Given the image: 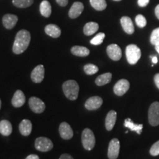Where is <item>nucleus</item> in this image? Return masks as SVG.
<instances>
[{
  "mask_svg": "<svg viewBox=\"0 0 159 159\" xmlns=\"http://www.w3.org/2000/svg\"><path fill=\"white\" fill-rule=\"evenodd\" d=\"M149 122L152 126L159 125V102H155L151 104L148 111Z\"/></svg>",
  "mask_w": 159,
  "mask_h": 159,
  "instance_id": "nucleus-5",
  "label": "nucleus"
},
{
  "mask_svg": "<svg viewBox=\"0 0 159 159\" xmlns=\"http://www.w3.org/2000/svg\"><path fill=\"white\" fill-rule=\"evenodd\" d=\"M40 12L43 16L48 18L52 13V7L47 0H43L40 5Z\"/></svg>",
  "mask_w": 159,
  "mask_h": 159,
  "instance_id": "nucleus-24",
  "label": "nucleus"
},
{
  "mask_svg": "<svg viewBox=\"0 0 159 159\" xmlns=\"http://www.w3.org/2000/svg\"><path fill=\"white\" fill-rule=\"evenodd\" d=\"M150 43L154 46L159 44V27L152 31L150 36Z\"/></svg>",
  "mask_w": 159,
  "mask_h": 159,
  "instance_id": "nucleus-30",
  "label": "nucleus"
},
{
  "mask_svg": "<svg viewBox=\"0 0 159 159\" xmlns=\"http://www.w3.org/2000/svg\"><path fill=\"white\" fill-rule=\"evenodd\" d=\"M102 99L101 97L95 96L89 98L85 103V107L89 111H94L99 108L102 105Z\"/></svg>",
  "mask_w": 159,
  "mask_h": 159,
  "instance_id": "nucleus-10",
  "label": "nucleus"
},
{
  "mask_svg": "<svg viewBox=\"0 0 159 159\" xmlns=\"http://www.w3.org/2000/svg\"><path fill=\"white\" fill-rule=\"evenodd\" d=\"M91 6L97 11H104L107 7V3L105 0H90Z\"/></svg>",
  "mask_w": 159,
  "mask_h": 159,
  "instance_id": "nucleus-27",
  "label": "nucleus"
},
{
  "mask_svg": "<svg viewBox=\"0 0 159 159\" xmlns=\"http://www.w3.org/2000/svg\"><path fill=\"white\" fill-rule=\"evenodd\" d=\"M25 159H39V157L35 154H32L27 156Z\"/></svg>",
  "mask_w": 159,
  "mask_h": 159,
  "instance_id": "nucleus-38",
  "label": "nucleus"
},
{
  "mask_svg": "<svg viewBox=\"0 0 159 159\" xmlns=\"http://www.w3.org/2000/svg\"><path fill=\"white\" fill-rule=\"evenodd\" d=\"M30 108L35 114H41L45 110V104L41 99L38 97H31L29 99Z\"/></svg>",
  "mask_w": 159,
  "mask_h": 159,
  "instance_id": "nucleus-7",
  "label": "nucleus"
},
{
  "mask_svg": "<svg viewBox=\"0 0 159 159\" xmlns=\"http://www.w3.org/2000/svg\"><path fill=\"white\" fill-rule=\"evenodd\" d=\"M59 159H74L73 157L69 154H63L61 155Z\"/></svg>",
  "mask_w": 159,
  "mask_h": 159,
  "instance_id": "nucleus-36",
  "label": "nucleus"
},
{
  "mask_svg": "<svg viewBox=\"0 0 159 159\" xmlns=\"http://www.w3.org/2000/svg\"><path fill=\"white\" fill-rule=\"evenodd\" d=\"M150 153L151 156H156L159 155V141L156 142L154 144H152V146L151 147L150 150Z\"/></svg>",
  "mask_w": 159,
  "mask_h": 159,
  "instance_id": "nucleus-33",
  "label": "nucleus"
},
{
  "mask_svg": "<svg viewBox=\"0 0 159 159\" xmlns=\"http://www.w3.org/2000/svg\"><path fill=\"white\" fill-rule=\"evenodd\" d=\"M141 56L142 52L136 45L130 44L126 47V57L130 64H136L140 59Z\"/></svg>",
  "mask_w": 159,
  "mask_h": 159,
  "instance_id": "nucleus-3",
  "label": "nucleus"
},
{
  "mask_svg": "<svg viewBox=\"0 0 159 159\" xmlns=\"http://www.w3.org/2000/svg\"><path fill=\"white\" fill-rule=\"evenodd\" d=\"M30 42V33L26 30L18 32L13 43V51L15 54H21L27 49Z\"/></svg>",
  "mask_w": 159,
  "mask_h": 159,
  "instance_id": "nucleus-1",
  "label": "nucleus"
},
{
  "mask_svg": "<svg viewBox=\"0 0 159 159\" xmlns=\"http://www.w3.org/2000/svg\"><path fill=\"white\" fill-rule=\"evenodd\" d=\"M25 100L26 98L24 93L21 90H18L13 95L11 102L15 108H20L25 104Z\"/></svg>",
  "mask_w": 159,
  "mask_h": 159,
  "instance_id": "nucleus-17",
  "label": "nucleus"
},
{
  "mask_svg": "<svg viewBox=\"0 0 159 159\" xmlns=\"http://www.w3.org/2000/svg\"><path fill=\"white\" fill-rule=\"evenodd\" d=\"M136 23L139 27L143 28L147 25V20L144 16L139 14L137 15L136 17Z\"/></svg>",
  "mask_w": 159,
  "mask_h": 159,
  "instance_id": "nucleus-32",
  "label": "nucleus"
},
{
  "mask_svg": "<svg viewBox=\"0 0 159 159\" xmlns=\"http://www.w3.org/2000/svg\"><path fill=\"white\" fill-rule=\"evenodd\" d=\"M125 127L128 128L132 131H136L138 134H142V130L143 129V125H136L132 122L130 119H126L125 120Z\"/></svg>",
  "mask_w": 159,
  "mask_h": 159,
  "instance_id": "nucleus-25",
  "label": "nucleus"
},
{
  "mask_svg": "<svg viewBox=\"0 0 159 159\" xmlns=\"http://www.w3.org/2000/svg\"><path fill=\"white\" fill-rule=\"evenodd\" d=\"M32 123L29 119H24L19 125V131L25 136H29L32 132Z\"/></svg>",
  "mask_w": 159,
  "mask_h": 159,
  "instance_id": "nucleus-19",
  "label": "nucleus"
},
{
  "mask_svg": "<svg viewBox=\"0 0 159 159\" xmlns=\"http://www.w3.org/2000/svg\"><path fill=\"white\" fill-rule=\"evenodd\" d=\"M150 57L152 58V63H154V64H156V63H158V58H157L156 56H153V57L150 56Z\"/></svg>",
  "mask_w": 159,
  "mask_h": 159,
  "instance_id": "nucleus-40",
  "label": "nucleus"
},
{
  "mask_svg": "<svg viewBox=\"0 0 159 159\" xmlns=\"http://www.w3.org/2000/svg\"><path fill=\"white\" fill-rule=\"evenodd\" d=\"M107 54L113 61H119L122 57V50L117 44H111L107 47Z\"/></svg>",
  "mask_w": 159,
  "mask_h": 159,
  "instance_id": "nucleus-11",
  "label": "nucleus"
},
{
  "mask_svg": "<svg viewBox=\"0 0 159 159\" xmlns=\"http://www.w3.org/2000/svg\"><path fill=\"white\" fill-rule=\"evenodd\" d=\"M155 14H156L157 19H159V5H158L156 7V9H155Z\"/></svg>",
  "mask_w": 159,
  "mask_h": 159,
  "instance_id": "nucleus-39",
  "label": "nucleus"
},
{
  "mask_svg": "<svg viewBox=\"0 0 159 159\" xmlns=\"http://www.w3.org/2000/svg\"><path fill=\"white\" fill-rule=\"evenodd\" d=\"M114 1H117V2H119V1H121V0H114Z\"/></svg>",
  "mask_w": 159,
  "mask_h": 159,
  "instance_id": "nucleus-43",
  "label": "nucleus"
},
{
  "mask_svg": "<svg viewBox=\"0 0 159 159\" xmlns=\"http://www.w3.org/2000/svg\"><path fill=\"white\" fill-rule=\"evenodd\" d=\"M69 0H56L57 3L60 6H62V7H65L68 4Z\"/></svg>",
  "mask_w": 159,
  "mask_h": 159,
  "instance_id": "nucleus-35",
  "label": "nucleus"
},
{
  "mask_svg": "<svg viewBox=\"0 0 159 159\" xmlns=\"http://www.w3.org/2000/svg\"><path fill=\"white\" fill-rule=\"evenodd\" d=\"M130 83L127 80L122 79L119 80L114 87V91L117 96H122L129 90Z\"/></svg>",
  "mask_w": 159,
  "mask_h": 159,
  "instance_id": "nucleus-9",
  "label": "nucleus"
},
{
  "mask_svg": "<svg viewBox=\"0 0 159 159\" xmlns=\"http://www.w3.org/2000/svg\"><path fill=\"white\" fill-rule=\"evenodd\" d=\"M44 77V67L43 65L37 66L31 73V79L35 83H39Z\"/></svg>",
  "mask_w": 159,
  "mask_h": 159,
  "instance_id": "nucleus-12",
  "label": "nucleus"
},
{
  "mask_svg": "<svg viewBox=\"0 0 159 159\" xmlns=\"http://www.w3.org/2000/svg\"><path fill=\"white\" fill-rule=\"evenodd\" d=\"M120 150V143L117 139H113L109 143L108 157L109 159H116L118 158Z\"/></svg>",
  "mask_w": 159,
  "mask_h": 159,
  "instance_id": "nucleus-8",
  "label": "nucleus"
},
{
  "mask_svg": "<svg viewBox=\"0 0 159 159\" xmlns=\"http://www.w3.org/2000/svg\"><path fill=\"white\" fill-rule=\"evenodd\" d=\"M59 133L63 139H66V140H68V139L72 138L73 134H74L71 126L66 122H62L60 125Z\"/></svg>",
  "mask_w": 159,
  "mask_h": 159,
  "instance_id": "nucleus-13",
  "label": "nucleus"
},
{
  "mask_svg": "<svg viewBox=\"0 0 159 159\" xmlns=\"http://www.w3.org/2000/svg\"><path fill=\"white\" fill-rule=\"evenodd\" d=\"M98 71V67L94 64H91V63H88V64L85 65L84 66V71L88 75H92L96 74Z\"/></svg>",
  "mask_w": 159,
  "mask_h": 159,
  "instance_id": "nucleus-29",
  "label": "nucleus"
},
{
  "mask_svg": "<svg viewBox=\"0 0 159 159\" xmlns=\"http://www.w3.org/2000/svg\"><path fill=\"white\" fill-rule=\"evenodd\" d=\"M154 82L156 83V86L158 87V89H159V73L158 74H156L154 77Z\"/></svg>",
  "mask_w": 159,
  "mask_h": 159,
  "instance_id": "nucleus-37",
  "label": "nucleus"
},
{
  "mask_svg": "<svg viewBox=\"0 0 159 159\" xmlns=\"http://www.w3.org/2000/svg\"><path fill=\"white\" fill-rule=\"evenodd\" d=\"M95 136L90 129L85 128L82 134L83 146L85 150H91L95 146Z\"/></svg>",
  "mask_w": 159,
  "mask_h": 159,
  "instance_id": "nucleus-4",
  "label": "nucleus"
},
{
  "mask_svg": "<svg viewBox=\"0 0 159 159\" xmlns=\"http://www.w3.org/2000/svg\"><path fill=\"white\" fill-rule=\"evenodd\" d=\"M150 0H138V5L140 7H145L149 4Z\"/></svg>",
  "mask_w": 159,
  "mask_h": 159,
  "instance_id": "nucleus-34",
  "label": "nucleus"
},
{
  "mask_svg": "<svg viewBox=\"0 0 159 159\" xmlns=\"http://www.w3.org/2000/svg\"><path fill=\"white\" fill-rule=\"evenodd\" d=\"M84 9V5L82 2H75V3H73L72 6L71 7L70 10L69 11V16L71 19H76L78 16H80L82 12Z\"/></svg>",
  "mask_w": 159,
  "mask_h": 159,
  "instance_id": "nucleus-14",
  "label": "nucleus"
},
{
  "mask_svg": "<svg viewBox=\"0 0 159 159\" xmlns=\"http://www.w3.org/2000/svg\"><path fill=\"white\" fill-rule=\"evenodd\" d=\"M33 3V0H13V4L19 8H26Z\"/></svg>",
  "mask_w": 159,
  "mask_h": 159,
  "instance_id": "nucleus-28",
  "label": "nucleus"
},
{
  "mask_svg": "<svg viewBox=\"0 0 159 159\" xmlns=\"http://www.w3.org/2000/svg\"><path fill=\"white\" fill-rule=\"evenodd\" d=\"M13 128L11 123L7 120H2L0 122V134L5 136H8L11 134Z\"/></svg>",
  "mask_w": 159,
  "mask_h": 159,
  "instance_id": "nucleus-21",
  "label": "nucleus"
},
{
  "mask_svg": "<svg viewBox=\"0 0 159 159\" xmlns=\"http://www.w3.org/2000/svg\"><path fill=\"white\" fill-rule=\"evenodd\" d=\"M71 53L73 55L79 57H86L90 53V50L85 47H80V46H75L71 49Z\"/></svg>",
  "mask_w": 159,
  "mask_h": 159,
  "instance_id": "nucleus-23",
  "label": "nucleus"
},
{
  "mask_svg": "<svg viewBox=\"0 0 159 159\" xmlns=\"http://www.w3.org/2000/svg\"><path fill=\"white\" fill-rule=\"evenodd\" d=\"M99 29V25L96 22H88L85 24V25L83 27V33L85 35H91L94 34Z\"/></svg>",
  "mask_w": 159,
  "mask_h": 159,
  "instance_id": "nucleus-22",
  "label": "nucleus"
},
{
  "mask_svg": "<svg viewBox=\"0 0 159 159\" xmlns=\"http://www.w3.org/2000/svg\"><path fill=\"white\" fill-rule=\"evenodd\" d=\"M121 25L123 30L126 33H128L129 35L133 34L134 33V26L133 24L132 20L130 17L128 16H123L121 18L120 20Z\"/></svg>",
  "mask_w": 159,
  "mask_h": 159,
  "instance_id": "nucleus-16",
  "label": "nucleus"
},
{
  "mask_svg": "<svg viewBox=\"0 0 159 159\" xmlns=\"http://www.w3.org/2000/svg\"><path fill=\"white\" fill-rule=\"evenodd\" d=\"M1 105H2V102H1V99H0V109H1Z\"/></svg>",
  "mask_w": 159,
  "mask_h": 159,
  "instance_id": "nucleus-42",
  "label": "nucleus"
},
{
  "mask_svg": "<svg viewBox=\"0 0 159 159\" xmlns=\"http://www.w3.org/2000/svg\"><path fill=\"white\" fill-rule=\"evenodd\" d=\"M111 77H112V75L111 73H105V74H102L99 75L97 77L96 80H95V83L99 86H102V85H104L107 83H110L111 80Z\"/></svg>",
  "mask_w": 159,
  "mask_h": 159,
  "instance_id": "nucleus-26",
  "label": "nucleus"
},
{
  "mask_svg": "<svg viewBox=\"0 0 159 159\" xmlns=\"http://www.w3.org/2000/svg\"><path fill=\"white\" fill-rule=\"evenodd\" d=\"M35 147L36 150L41 152H48L53 148V144L47 137H39L35 139Z\"/></svg>",
  "mask_w": 159,
  "mask_h": 159,
  "instance_id": "nucleus-6",
  "label": "nucleus"
},
{
  "mask_svg": "<svg viewBox=\"0 0 159 159\" xmlns=\"http://www.w3.org/2000/svg\"><path fill=\"white\" fill-rule=\"evenodd\" d=\"M18 21L17 16L13 14H6L2 18V23L6 29L11 30L15 27Z\"/></svg>",
  "mask_w": 159,
  "mask_h": 159,
  "instance_id": "nucleus-15",
  "label": "nucleus"
},
{
  "mask_svg": "<svg viewBox=\"0 0 159 159\" xmlns=\"http://www.w3.org/2000/svg\"><path fill=\"white\" fill-rule=\"evenodd\" d=\"M105 37V33H99L97 34L96 36L93 38L91 40V43L93 45H99L103 42V40H104Z\"/></svg>",
  "mask_w": 159,
  "mask_h": 159,
  "instance_id": "nucleus-31",
  "label": "nucleus"
},
{
  "mask_svg": "<svg viewBox=\"0 0 159 159\" xmlns=\"http://www.w3.org/2000/svg\"><path fill=\"white\" fill-rule=\"evenodd\" d=\"M79 85L75 80H67L63 84V91L65 96L70 100L77 99L79 94Z\"/></svg>",
  "mask_w": 159,
  "mask_h": 159,
  "instance_id": "nucleus-2",
  "label": "nucleus"
},
{
  "mask_svg": "<svg viewBox=\"0 0 159 159\" xmlns=\"http://www.w3.org/2000/svg\"><path fill=\"white\" fill-rule=\"evenodd\" d=\"M45 33L49 36L56 39V38L60 37V35L61 34V30L57 25L50 24V25L46 26Z\"/></svg>",
  "mask_w": 159,
  "mask_h": 159,
  "instance_id": "nucleus-20",
  "label": "nucleus"
},
{
  "mask_svg": "<svg viewBox=\"0 0 159 159\" xmlns=\"http://www.w3.org/2000/svg\"><path fill=\"white\" fill-rule=\"evenodd\" d=\"M116 121V112L115 111H109L105 118V128L107 130L110 131L114 128Z\"/></svg>",
  "mask_w": 159,
  "mask_h": 159,
  "instance_id": "nucleus-18",
  "label": "nucleus"
},
{
  "mask_svg": "<svg viewBox=\"0 0 159 159\" xmlns=\"http://www.w3.org/2000/svg\"><path fill=\"white\" fill-rule=\"evenodd\" d=\"M155 47H156V50L159 53V44L155 46Z\"/></svg>",
  "mask_w": 159,
  "mask_h": 159,
  "instance_id": "nucleus-41",
  "label": "nucleus"
}]
</instances>
